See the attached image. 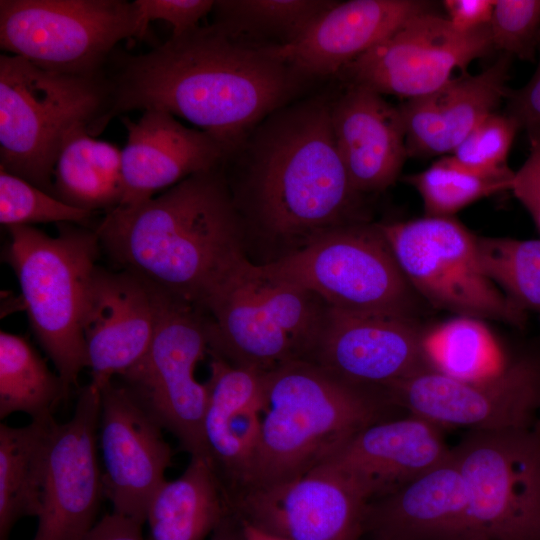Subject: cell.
Masks as SVG:
<instances>
[{
  "label": "cell",
  "instance_id": "37",
  "mask_svg": "<svg viewBox=\"0 0 540 540\" xmlns=\"http://www.w3.org/2000/svg\"><path fill=\"white\" fill-rule=\"evenodd\" d=\"M489 30L494 49L534 61L540 50V0H496Z\"/></svg>",
  "mask_w": 540,
  "mask_h": 540
},
{
  "label": "cell",
  "instance_id": "10",
  "mask_svg": "<svg viewBox=\"0 0 540 540\" xmlns=\"http://www.w3.org/2000/svg\"><path fill=\"white\" fill-rule=\"evenodd\" d=\"M469 501L470 540H540V431L471 430L451 448Z\"/></svg>",
  "mask_w": 540,
  "mask_h": 540
},
{
  "label": "cell",
  "instance_id": "45",
  "mask_svg": "<svg viewBox=\"0 0 540 540\" xmlns=\"http://www.w3.org/2000/svg\"><path fill=\"white\" fill-rule=\"evenodd\" d=\"M535 426H536L537 429L540 431V410H539V413H538V417H537Z\"/></svg>",
  "mask_w": 540,
  "mask_h": 540
},
{
  "label": "cell",
  "instance_id": "20",
  "mask_svg": "<svg viewBox=\"0 0 540 540\" xmlns=\"http://www.w3.org/2000/svg\"><path fill=\"white\" fill-rule=\"evenodd\" d=\"M450 454L441 427L411 414L364 427L321 464L342 473L370 503L407 485Z\"/></svg>",
  "mask_w": 540,
  "mask_h": 540
},
{
  "label": "cell",
  "instance_id": "41",
  "mask_svg": "<svg viewBox=\"0 0 540 540\" xmlns=\"http://www.w3.org/2000/svg\"><path fill=\"white\" fill-rule=\"evenodd\" d=\"M495 1L445 0L443 6L447 13L446 18L457 29L470 31L489 25Z\"/></svg>",
  "mask_w": 540,
  "mask_h": 540
},
{
  "label": "cell",
  "instance_id": "3",
  "mask_svg": "<svg viewBox=\"0 0 540 540\" xmlns=\"http://www.w3.org/2000/svg\"><path fill=\"white\" fill-rule=\"evenodd\" d=\"M229 158H238L247 211L271 237L302 246L329 229L363 221L362 195L338 152L331 101L324 96L276 110Z\"/></svg>",
  "mask_w": 540,
  "mask_h": 540
},
{
  "label": "cell",
  "instance_id": "6",
  "mask_svg": "<svg viewBox=\"0 0 540 540\" xmlns=\"http://www.w3.org/2000/svg\"><path fill=\"white\" fill-rule=\"evenodd\" d=\"M107 74L73 76L44 71L0 55V168L53 195L60 147L71 129L103 118ZM54 196V195H53Z\"/></svg>",
  "mask_w": 540,
  "mask_h": 540
},
{
  "label": "cell",
  "instance_id": "44",
  "mask_svg": "<svg viewBox=\"0 0 540 540\" xmlns=\"http://www.w3.org/2000/svg\"><path fill=\"white\" fill-rule=\"evenodd\" d=\"M240 521L242 525L243 540H287L256 528L242 519H240Z\"/></svg>",
  "mask_w": 540,
  "mask_h": 540
},
{
  "label": "cell",
  "instance_id": "2",
  "mask_svg": "<svg viewBox=\"0 0 540 540\" xmlns=\"http://www.w3.org/2000/svg\"><path fill=\"white\" fill-rule=\"evenodd\" d=\"M242 215L224 166L105 213L95 229L122 270L200 308L242 255Z\"/></svg>",
  "mask_w": 540,
  "mask_h": 540
},
{
  "label": "cell",
  "instance_id": "14",
  "mask_svg": "<svg viewBox=\"0 0 540 540\" xmlns=\"http://www.w3.org/2000/svg\"><path fill=\"white\" fill-rule=\"evenodd\" d=\"M229 501L240 519L287 540H360L369 504L347 477L326 464L283 482L243 489Z\"/></svg>",
  "mask_w": 540,
  "mask_h": 540
},
{
  "label": "cell",
  "instance_id": "23",
  "mask_svg": "<svg viewBox=\"0 0 540 540\" xmlns=\"http://www.w3.org/2000/svg\"><path fill=\"white\" fill-rule=\"evenodd\" d=\"M418 0H350L320 14L294 41L271 46L303 76L340 73L409 17L431 10Z\"/></svg>",
  "mask_w": 540,
  "mask_h": 540
},
{
  "label": "cell",
  "instance_id": "17",
  "mask_svg": "<svg viewBox=\"0 0 540 540\" xmlns=\"http://www.w3.org/2000/svg\"><path fill=\"white\" fill-rule=\"evenodd\" d=\"M260 265L240 255L204 299L210 338L209 354L229 363L269 372L305 360L274 308Z\"/></svg>",
  "mask_w": 540,
  "mask_h": 540
},
{
  "label": "cell",
  "instance_id": "19",
  "mask_svg": "<svg viewBox=\"0 0 540 540\" xmlns=\"http://www.w3.org/2000/svg\"><path fill=\"white\" fill-rule=\"evenodd\" d=\"M160 290L137 275L97 267L83 322L90 384L99 391L146 353L160 310Z\"/></svg>",
  "mask_w": 540,
  "mask_h": 540
},
{
  "label": "cell",
  "instance_id": "7",
  "mask_svg": "<svg viewBox=\"0 0 540 540\" xmlns=\"http://www.w3.org/2000/svg\"><path fill=\"white\" fill-rule=\"evenodd\" d=\"M262 268L337 310L416 318L422 301L378 224L364 221L322 232Z\"/></svg>",
  "mask_w": 540,
  "mask_h": 540
},
{
  "label": "cell",
  "instance_id": "15",
  "mask_svg": "<svg viewBox=\"0 0 540 540\" xmlns=\"http://www.w3.org/2000/svg\"><path fill=\"white\" fill-rule=\"evenodd\" d=\"M101 391L80 390L72 417L50 431L38 526L32 540H83L104 496L97 458Z\"/></svg>",
  "mask_w": 540,
  "mask_h": 540
},
{
  "label": "cell",
  "instance_id": "33",
  "mask_svg": "<svg viewBox=\"0 0 540 540\" xmlns=\"http://www.w3.org/2000/svg\"><path fill=\"white\" fill-rule=\"evenodd\" d=\"M484 274L520 310L540 320V239L477 237Z\"/></svg>",
  "mask_w": 540,
  "mask_h": 540
},
{
  "label": "cell",
  "instance_id": "30",
  "mask_svg": "<svg viewBox=\"0 0 540 540\" xmlns=\"http://www.w3.org/2000/svg\"><path fill=\"white\" fill-rule=\"evenodd\" d=\"M69 396L58 374L23 336L0 332V418L22 412L52 423L53 410Z\"/></svg>",
  "mask_w": 540,
  "mask_h": 540
},
{
  "label": "cell",
  "instance_id": "32",
  "mask_svg": "<svg viewBox=\"0 0 540 540\" xmlns=\"http://www.w3.org/2000/svg\"><path fill=\"white\" fill-rule=\"evenodd\" d=\"M331 0H218L214 24L232 36L259 46L294 41L325 10Z\"/></svg>",
  "mask_w": 540,
  "mask_h": 540
},
{
  "label": "cell",
  "instance_id": "35",
  "mask_svg": "<svg viewBox=\"0 0 540 540\" xmlns=\"http://www.w3.org/2000/svg\"><path fill=\"white\" fill-rule=\"evenodd\" d=\"M93 214L69 206L0 168V222L8 228L40 223H73L84 226Z\"/></svg>",
  "mask_w": 540,
  "mask_h": 540
},
{
  "label": "cell",
  "instance_id": "25",
  "mask_svg": "<svg viewBox=\"0 0 540 540\" xmlns=\"http://www.w3.org/2000/svg\"><path fill=\"white\" fill-rule=\"evenodd\" d=\"M511 58L501 53L480 73H463L439 89L403 103L399 109L408 155L451 154L505 99Z\"/></svg>",
  "mask_w": 540,
  "mask_h": 540
},
{
  "label": "cell",
  "instance_id": "5",
  "mask_svg": "<svg viewBox=\"0 0 540 540\" xmlns=\"http://www.w3.org/2000/svg\"><path fill=\"white\" fill-rule=\"evenodd\" d=\"M57 227L56 236L33 226L8 228L4 256L31 330L70 394L88 368L83 322L102 247L96 230L73 223Z\"/></svg>",
  "mask_w": 540,
  "mask_h": 540
},
{
  "label": "cell",
  "instance_id": "26",
  "mask_svg": "<svg viewBox=\"0 0 540 540\" xmlns=\"http://www.w3.org/2000/svg\"><path fill=\"white\" fill-rule=\"evenodd\" d=\"M373 540H470L469 501L452 451L441 464L368 504Z\"/></svg>",
  "mask_w": 540,
  "mask_h": 540
},
{
  "label": "cell",
  "instance_id": "36",
  "mask_svg": "<svg viewBox=\"0 0 540 540\" xmlns=\"http://www.w3.org/2000/svg\"><path fill=\"white\" fill-rule=\"evenodd\" d=\"M518 121L509 114L493 112L485 117L449 154L462 168L482 176L514 175L507 158L517 132Z\"/></svg>",
  "mask_w": 540,
  "mask_h": 540
},
{
  "label": "cell",
  "instance_id": "21",
  "mask_svg": "<svg viewBox=\"0 0 540 540\" xmlns=\"http://www.w3.org/2000/svg\"><path fill=\"white\" fill-rule=\"evenodd\" d=\"M127 143L121 149L123 198L119 206L148 200L184 179L224 164L223 147L209 134L181 124L161 109L137 121L121 117Z\"/></svg>",
  "mask_w": 540,
  "mask_h": 540
},
{
  "label": "cell",
  "instance_id": "16",
  "mask_svg": "<svg viewBox=\"0 0 540 540\" xmlns=\"http://www.w3.org/2000/svg\"><path fill=\"white\" fill-rule=\"evenodd\" d=\"M424 331L416 318L327 306L307 361L351 384L384 391L431 369L423 349Z\"/></svg>",
  "mask_w": 540,
  "mask_h": 540
},
{
  "label": "cell",
  "instance_id": "40",
  "mask_svg": "<svg viewBox=\"0 0 540 540\" xmlns=\"http://www.w3.org/2000/svg\"><path fill=\"white\" fill-rule=\"evenodd\" d=\"M507 114L514 117L521 128L540 125V50L537 69L526 85L517 89H508Z\"/></svg>",
  "mask_w": 540,
  "mask_h": 540
},
{
  "label": "cell",
  "instance_id": "43",
  "mask_svg": "<svg viewBox=\"0 0 540 540\" xmlns=\"http://www.w3.org/2000/svg\"><path fill=\"white\" fill-rule=\"evenodd\" d=\"M207 540H243L240 518L232 510Z\"/></svg>",
  "mask_w": 540,
  "mask_h": 540
},
{
  "label": "cell",
  "instance_id": "31",
  "mask_svg": "<svg viewBox=\"0 0 540 540\" xmlns=\"http://www.w3.org/2000/svg\"><path fill=\"white\" fill-rule=\"evenodd\" d=\"M430 368L449 377L476 381L502 372L513 360L483 320L455 316L423 334Z\"/></svg>",
  "mask_w": 540,
  "mask_h": 540
},
{
  "label": "cell",
  "instance_id": "13",
  "mask_svg": "<svg viewBox=\"0 0 540 540\" xmlns=\"http://www.w3.org/2000/svg\"><path fill=\"white\" fill-rule=\"evenodd\" d=\"M492 50L489 25L462 31L431 9L406 19L339 74L349 84L409 100L439 89L455 70L465 73Z\"/></svg>",
  "mask_w": 540,
  "mask_h": 540
},
{
  "label": "cell",
  "instance_id": "28",
  "mask_svg": "<svg viewBox=\"0 0 540 540\" xmlns=\"http://www.w3.org/2000/svg\"><path fill=\"white\" fill-rule=\"evenodd\" d=\"M88 128L78 125L66 135L54 167L53 195L69 206L107 213L124 194L121 150L96 139Z\"/></svg>",
  "mask_w": 540,
  "mask_h": 540
},
{
  "label": "cell",
  "instance_id": "27",
  "mask_svg": "<svg viewBox=\"0 0 540 540\" xmlns=\"http://www.w3.org/2000/svg\"><path fill=\"white\" fill-rule=\"evenodd\" d=\"M231 511L207 458L191 456L184 472L165 480L150 500V540H207Z\"/></svg>",
  "mask_w": 540,
  "mask_h": 540
},
{
  "label": "cell",
  "instance_id": "4",
  "mask_svg": "<svg viewBox=\"0 0 540 540\" xmlns=\"http://www.w3.org/2000/svg\"><path fill=\"white\" fill-rule=\"evenodd\" d=\"M265 388L258 448L239 491L312 470L355 433L382 420L391 404L384 391L351 384L307 360L266 372Z\"/></svg>",
  "mask_w": 540,
  "mask_h": 540
},
{
  "label": "cell",
  "instance_id": "42",
  "mask_svg": "<svg viewBox=\"0 0 540 540\" xmlns=\"http://www.w3.org/2000/svg\"><path fill=\"white\" fill-rule=\"evenodd\" d=\"M83 540H144L142 524L113 512L98 521Z\"/></svg>",
  "mask_w": 540,
  "mask_h": 540
},
{
  "label": "cell",
  "instance_id": "24",
  "mask_svg": "<svg viewBox=\"0 0 540 540\" xmlns=\"http://www.w3.org/2000/svg\"><path fill=\"white\" fill-rule=\"evenodd\" d=\"M336 146L353 188L361 195L395 183L409 157L399 107L383 95L349 84L331 101Z\"/></svg>",
  "mask_w": 540,
  "mask_h": 540
},
{
  "label": "cell",
  "instance_id": "8",
  "mask_svg": "<svg viewBox=\"0 0 540 540\" xmlns=\"http://www.w3.org/2000/svg\"><path fill=\"white\" fill-rule=\"evenodd\" d=\"M132 37H143L135 1H0L1 49L44 71L102 75L118 43Z\"/></svg>",
  "mask_w": 540,
  "mask_h": 540
},
{
  "label": "cell",
  "instance_id": "9",
  "mask_svg": "<svg viewBox=\"0 0 540 540\" xmlns=\"http://www.w3.org/2000/svg\"><path fill=\"white\" fill-rule=\"evenodd\" d=\"M407 281L431 306L518 328L528 314L484 274L477 237L454 217L424 216L378 224Z\"/></svg>",
  "mask_w": 540,
  "mask_h": 540
},
{
  "label": "cell",
  "instance_id": "12",
  "mask_svg": "<svg viewBox=\"0 0 540 540\" xmlns=\"http://www.w3.org/2000/svg\"><path fill=\"white\" fill-rule=\"evenodd\" d=\"M384 392L391 404L441 428L532 427L540 410V351L520 354L502 372L486 379L459 380L428 369Z\"/></svg>",
  "mask_w": 540,
  "mask_h": 540
},
{
  "label": "cell",
  "instance_id": "39",
  "mask_svg": "<svg viewBox=\"0 0 540 540\" xmlns=\"http://www.w3.org/2000/svg\"><path fill=\"white\" fill-rule=\"evenodd\" d=\"M529 154L514 173L510 190L525 207L540 232V125L526 129Z\"/></svg>",
  "mask_w": 540,
  "mask_h": 540
},
{
  "label": "cell",
  "instance_id": "1",
  "mask_svg": "<svg viewBox=\"0 0 540 540\" xmlns=\"http://www.w3.org/2000/svg\"><path fill=\"white\" fill-rule=\"evenodd\" d=\"M109 65L108 108L90 131L93 137L123 113L161 109L213 137L226 159L288 104L303 77L271 46L236 38L214 23L171 36L146 53L115 52Z\"/></svg>",
  "mask_w": 540,
  "mask_h": 540
},
{
  "label": "cell",
  "instance_id": "29",
  "mask_svg": "<svg viewBox=\"0 0 540 540\" xmlns=\"http://www.w3.org/2000/svg\"><path fill=\"white\" fill-rule=\"evenodd\" d=\"M55 422L0 425V540H8L21 518L40 514L49 435Z\"/></svg>",
  "mask_w": 540,
  "mask_h": 540
},
{
  "label": "cell",
  "instance_id": "11",
  "mask_svg": "<svg viewBox=\"0 0 540 540\" xmlns=\"http://www.w3.org/2000/svg\"><path fill=\"white\" fill-rule=\"evenodd\" d=\"M157 327L144 356L121 376V384L190 456L206 458L203 419L207 384L196 368L210 352L205 313L161 291Z\"/></svg>",
  "mask_w": 540,
  "mask_h": 540
},
{
  "label": "cell",
  "instance_id": "38",
  "mask_svg": "<svg viewBox=\"0 0 540 540\" xmlns=\"http://www.w3.org/2000/svg\"><path fill=\"white\" fill-rule=\"evenodd\" d=\"M212 0H135L142 35L149 22L163 20L172 28V37L183 35L199 26L200 20L213 10Z\"/></svg>",
  "mask_w": 540,
  "mask_h": 540
},
{
  "label": "cell",
  "instance_id": "18",
  "mask_svg": "<svg viewBox=\"0 0 540 540\" xmlns=\"http://www.w3.org/2000/svg\"><path fill=\"white\" fill-rule=\"evenodd\" d=\"M162 430L121 383L111 381L101 389L98 439L104 496L114 513L142 525L171 465L172 450Z\"/></svg>",
  "mask_w": 540,
  "mask_h": 540
},
{
  "label": "cell",
  "instance_id": "22",
  "mask_svg": "<svg viewBox=\"0 0 540 540\" xmlns=\"http://www.w3.org/2000/svg\"><path fill=\"white\" fill-rule=\"evenodd\" d=\"M209 355L203 441L229 499L245 485L256 455L266 404L265 373Z\"/></svg>",
  "mask_w": 540,
  "mask_h": 540
},
{
  "label": "cell",
  "instance_id": "34",
  "mask_svg": "<svg viewBox=\"0 0 540 540\" xmlns=\"http://www.w3.org/2000/svg\"><path fill=\"white\" fill-rule=\"evenodd\" d=\"M513 176L488 177L470 172L447 155L427 169L405 177L419 193L425 215L454 217L472 203L504 190H510Z\"/></svg>",
  "mask_w": 540,
  "mask_h": 540
}]
</instances>
